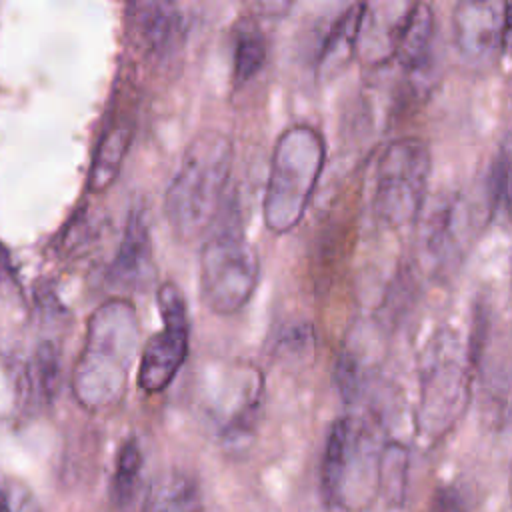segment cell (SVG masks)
Returning <instances> with one entry per match:
<instances>
[{"label":"cell","instance_id":"cell-1","mask_svg":"<svg viewBox=\"0 0 512 512\" xmlns=\"http://www.w3.org/2000/svg\"><path fill=\"white\" fill-rule=\"evenodd\" d=\"M138 346V312L128 298L114 296L92 312L72 372V392L82 408L102 412L122 402Z\"/></svg>","mask_w":512,"mask_h":512},{"label":"cell","instance_id":"cell-2","mask_svg":"<svg viewBox=\"0 0 512 512\" xmlns=\"http://www.w3.org/2000/svg\"><path fill=\"white\" fill-rule=\"evenodd\" d=\"M232 162V138L218 128H204L188 142L164 192V216L176 240L206 236L224 206Z\"/></svg>","mask_w":512,"mask_h":512},{"label":"cell","instance_id":"cell-3","mask_svg":"<svg viewBox=\"0 0 512 512\" xmlns=\"http://www.w3.org/2000/svg\"><path fill=\"white\" fill-rule=\"evenodd\" d=\"M472 360L466 340L454 328H438L418 356V402L414 430L422 444L446 438L472 400Z\"/></svg>","mask_w":512,"mask_h":512},{"label":"cell","instance_id":"cell-4","mask_svg":"<svg viewBox=\"0 0 512 512\" xmlns=\"http://www.w3.org/2000/svg\"><path fill=\"white\" fill-rule=\"evenodd\" d=\"M326 164L324 136L310 124L280 132L270 154L262 196L264 226L274 234L294 230L304 218Z\"/></svg>","mask_w":512,"mask_h":512},{"label":"cell","instance_id":"cell-5","mask_svg":"<svg viewBox=\"0 0 512 512\" xmlns=\"http://www.w3.org/2000/svg\"><path fill=\"white\" fill-rule=\"evenodd\" d=\"M200 298L216 316L238 314L254 296L260 258L246 238L236 204L220 210L204 236L198 260Z\"/></svg>","mask_w":512,"mask_h":512},{"label":"cell","instance_id":"cell-6","mask_svg":"<svg viewBox=\"0 0 512 512\" xmlns=\"http://www.w3.org/2000/svg\"><path fill=\"white\" fill-rule=\"evenodd\" d=\"M382 444L362 420L344 416L332 424L320 466L328 504L344 512H364L376 502Z\"/></svg>","mask_w":512,"mask_h":512},{"label":"cell","instance_id":"cell-7","mask_svg":"<svg viewBox=\"0 0 512 512\" xmlns=\"http://www.w3.org/2000/svg\"><path fill=\"white\" fill-rule=\"evenodd\" d=\"M432 170L430 146L418 136L392 140L380 154L374 180V212L388 228L414 224L426 204Z\"/></svg>","mask_w":512,"mask_h":512},{"label":"cell","instance_id":"cell-8","mask_svg":"<svg viewBox=\"0 0 512 512\" xmlns=\"http://www.w3.org/2000/svg\"><path fill=\"white\" fill-rule=\"evenodd\" d=\"M156 304L162 328L148 336L136 362V384L146 394L166 390L190 352V316L180 288L174 282H162Z\"/></svg>","mask_w":512,"mask_h":512},{"label":"cell","instance_id":"cell-9","mask_svg":"<svg viewBox=\"0 0 512 512\" xmlns=\"http://www.w3.org/2000/svg\"><path fill=\"white\" fill-rule=\"evenodd\" d=\"M418 254L436 276L454 274L476 234V216L462 192H442L424 204L418 220Z\"/></svg>","mask_w":512,"mask_h":512},{"label":"cell","instance_id":"cell-10","mask_svg":"<svg viewBox=\"0 0 512 512\" xmlns=\"http://www.w3.org/2000/svg\"><path fill=\"white\" fill-rule=\"evenodd\" d=\"M510 36V4L464 0L452 12V38L460 58L476 68L494 66L506 52Z\"/></svg>","mask_w":512,"mask_h":512},{"label":"cell","instance_id":"cell-11","mask_svg":"<svg viewBox=\"0 0 512 512\" xmlns=\"http://www.w3.org/2000/svg\"><path fill=\"white\" fill-rule=\"evenodd\" d=\"M224 382L210 400V414L218 420L220 436L228 444L246 442L262 410L264 374L252 364H234L224 370Z\"/></svg>","mask_w":512,"mask_h":512},{"label":"cell","instance_id":"cell-12","mask_svg":"<svg viewBox=\"0 0 512 512\" xmlns=\"http://www.w3.org/2000/svg\"><path fill=\"white\" fill-rule=\"evenodd\" d=\"M154 280L152 236L146 208L134 206L126 218L124 232L112 262L106 268V282L120 292L146 288Z\"/></svg>","mask_w":512,"mask_h":512},{"label":"cell","instance_id":"cell-13","mask_svg":"<svg viewBox=\"0 0 512 512\" xmlns=\"http://www.w3.org/2000/svg\"><path fill=\"white\" fill-rule=\"evenodd\" d=\"M128 24L136 44L154 60H168L184 44L186 18L174 2H134L128 6Z\"/></svg>","mask_w":512,"mask_h":512},{"label":"cell","instance_id":"cell-14","mask_svg":"<svg viewBox=\"0 0 512 512\" xmlns=\"http://www.w3.org/2000/svg\"><path fill=\"white\" fill-rule=\"evenodd\" d=\"M134 118L128 112L108 118L94 148L86 188L92 194L106 192L118 178L134 140Z\"/></svg>","mask_w":512,"mask_h":512},{"label":"cell","instance_id":"cell-15","mask_svg":"<svg viewBox=\"0 0 512 512\" xmlns=\"http://www.w3.org/2000/svg\"><path fill=\"white\" fill-rule=\"evenodd\" d=\"M366 10L368 4L364 2L350 4L328 24L316 54V70L320 76L338 74L352 60L362 40Z\"/></svg>","mask_w":512,"mask_h":512},{"label":"cell","instance_id":"cell-16","mask_svg":"<svg viewBox=\"0 0 512 512\" xmlns=\"http://www.w3.org/2000/svg\"><path fill=\"white\" fill-rule=\"evenodd\" d=\"M142 512H204L196 482L182 472L160 476L148 490Z\"/></svg>","mask_w":512,"mask_h":512},{"label":"cell","instance_id":"cell-17","mask_svg":"<svg viewBox=\"0 0 512 512\" xmlns=\"http://www.w3.org/2000/svg\"><path fill=\"white\" fill-rule=\"evenodd\" d=\"M268 44L264 32L254 20H242L234 32L232 48V80L236 86H244L254 80L266 64Z\"/></svg>","mask_w":512,"mask_h":512},{"label":"cell","instance_id":"cell-18","mask_svg":"<svg viewBox=\"0 0 512 512\" xmlns=\"http://www.w3.org/2000/svg\"><path fill=\"white\" fill-rule=\"evenodd\" d=\"M408 464L410 452L406 444L388 440L382 444L378 462V496L388 506H402L408 490Z\"/></svg>","mask_w":512,"mask_h":512},{"label":"cell","instance_id":"cell-19","mask_svg":"<svg viewBox=\"0 0 512 512\" xmlns=\"http://www.w3.org/2000/svg\"><path fill=\"white\" fill-rule=\"evenodd\" d=\"M62 380V360L60 350L52 340H42L32 356L28 382L30 388L42 402H52L60 390Z\"/></svg>","mask_w":512,"mask_h":512},{"label":"cell","instance_id":"cell-20","mask_svg":"<svg viewBox=\"0 0 512 512\" xmlns=\"http://www.w3.org/2000/svg\"><path fill=\"white\" fill-rule=\"evenodd\" d=\"M368 360L350 342L346 344L334 364V384L346 404H356L368 384Z\"/></svg>","mask_w":512,"mask_h":512},{"label":"cell","instance_id":"cell-21","mask_svg":"<svg viewBox=\"0 0 512 512\" xmlns=\"http://www.w3.org/2000/svg\"><path fill=\"white\" fill-rule=\"evenodd\" d=\"M510 146L508 140L498 148L488 174H486V210L490 220H500L508 216L510 204Z\"/></svg>","mask_w":512,"mask_h":512},{"label":"cell","instance_id":"cell-22","mask_svg":"<svg viewBox=\"0 0 512 512\" xmlns=\"http://www.w3.org/2000/svg\"><path fill=\"white\" fill-rule=\"evenodd\" d=\"M142 462H144V456H142L140 444L136 442V438H126L118 450L114 476L110 482V496L114 498L116 504H126L134 496Z\"/></svg>","mask_w":512,"mask_h":512},{"label":"cell","instance_id":"cell-23","mask_svg":"<svg viewBox=\"0 0 512 512\" xmlns=\"http://www.w3.org/2000/svg\"><path fill=\"white\" fill-rule=\"evenodd\" d=\"M314 348V330L308 322H290L274 338V352L282 358H304Z\"/></svg>","mask_w":512,"mask_h":512},{"label":"cell","instance_id":"cell-24","mask_svg":"<svg viewBox=\"0 0 512 512\" xmlns=\"http://www.w3.org/2000/svg\"><path fill=\"white\" fill-rule=\"evenodd\" d=\"M96 234H98V220H96V216L90 214L88 206H82L68 222L64 234H62V246L70 252L84 248L88 242H92V238Z\"/></svg>","mask_w":512,"mask_h":512},{"label":"cell","instance_id":"cell-25","mask_svg":"<svg viewBox=\"0 0 512 512\" xmlns=\"http://www.w3.org/2000/svg\"><path fill=\"white\" fill-rule=\"evenodd\" d=\"M428 512H468V504L456 486H442L430 498Z\"/></svg>","mask_w":512,"mask_h":512},{"label":"cell","instance_id":"cell-26","mask_svg":"<svg viewBox=\"0 0 512 512\" xmlns=\"http://www.w3.org/2000/svg\"><path fill=\"white\" fill-rule=\"evenodd\" d=\"M6 498V512H42L38 500L24 484H10L4 490Z\"/></svg>","mask_w":512,"mask_h":512},{"label":"cell","instance_id":"cell-27","mask_svg":"<svg viewBox=\"0 0 512 512\" xmlns=\"http://www.w3.org/2000/svg\"><path fill=\"white\" fill-rule=\"evenodd\" d=\"M12 276V268H10V258L6 248L0 244V280H8Z\"/></svg>","mask_w":512,"mask_h":512},{"label":"cell","instance_id":"cell-28","mask_svg":"<svg viewBox=\"0 0 512 512\" xmlns=\"http://www.w3.org/2000/svg\"><path fill=\"white\" fill-rule=\"evenodd\" d=\"M0 512H6V498H4V490L0 488Z\"/></svg>","mask_w":512,"mask_h":512}]
</instances>
